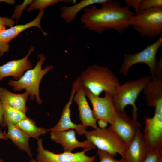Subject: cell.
<instances>
[{
	"mask_svg": "<svg viewBox=\"0 0 162 162\" xmlns=\"http://www.w3.org/2000/svg\"><path fill=\"white\" fill-rule=\"evenodd\" d=\"M0 162H4V160L0 158Z\"/></svg>",
	"mask_w": 162,
	"mask_h": 162,
	"instance_id": "obj_36",
	"label": "cell"
},
{
	"mask_svg": "<svg viewBox=\"0 0 162 162\" xmlns=\"http://www.w3.org/2000/svg\"><path fill=\"white\" fill-rule=\"evenodd\" d=\"M112 129L127 146L142 127L137 120L128 116L125 111L117 112L112 124Z\"/></svg>",
	"mask_w": 162,
	"mask_h": 162,
	"instance_id": "obj_11",
	"label": "cell"
},
{
	"mask_svg": "<svg viewBox=\"0 0 162 162\" xmlns=\"http://www.w3.org/2000/svg\"><path fill=\"white\" fill-rule=\"evenodd\" d=\"M152 79L151 76H144L138 80L129 81L119 86L112 96V102L116 111H124L126 106L130 105L133 108L132 118L137 120L138 109L136 101L140 93L143 91Z\"/></svg>",
	"mask_w": 162,
	"mask_h": 162,
	"instance_id": "obj_4",
	"label": "cell"
},
{
	"mask_svg": "<svg viewBox=\"0 0 162 162\" xmlns=\"http://www.w3.org/2000/svg\"><path fill=\"white\" fill-rule=\"evenodd\" d=\"M152 117L145 118L143 135L148 151L162 150V103L154 107Z\"/></svg>",
	"mask_w": 162,
	"mask_h": 162,
	"instance_id": "obj_8",
	"label": "cell"
},
{
	"mask_svg": "<svg viewBox=\"0 0 162 162\" xmlns=\"http://www.w3.org/2000/svg\"><path fill=\"white\" fill-rule=\"evenodd\" d=\"M29 162H38L36 159H31L29 160Z\"/></svg>",
	"mask_w": 162,
	"mask_h": 162,
	"instance_id": "obj_35",
	"label": "cell"
},
{
	"mask_svg": "<svg viewBox=\"0 0 162 162\" xmlns=\"http://www.w3.org/2000/svg\"><path fill=\"white\" fill-rule=\"evenodd\" d=\"M8 139L6 133L3 132L0 128V139L7 140Z\"/></svg>",
	"mask_w": 162,
	"mask_h": 162,
	"instance_id": "obj_33",
	"label": "cell"
},
{
	"mask_svg": "<svg viewBox=\"0 0 162 162\" xmlns=\"http://www.w3.org/2000/svg\"><path fill=\"white\" fill-rule=\"evenodd\" d=\"M0 125L1 127H4L7 126L4 122L3 116L2 104L0 100Z\"/></svg>",
	"mask_w": 162,
	"mask_h": 162,
	"instance_id": "obj_31",
	"label": "cell"
},
{
	"mask_svg": "<svg viewBox=\"0 0 162 162\" xmlns=\"http://www.w3.org/2000/svg\"><path fill=\"white\" fill-rule=\"evenodd\" d=\"M97 120L98 128L103 129L107 127L108 122L106 120L103 119H100Z\"/></svg>",
	"mask_w": 162,
	"mask_h": 162,
	"instance_id": "obj_32",
	"label": "cell"
},
{
	"mask_svg": "<svg viewBox=\"0 0 162 162\" xmlns=\"http://www.w3.org/2000/svg\"><path fill=\"white\" fill-rule=\"evenodd\" d=\"M44 13V10H40L37 17L29 22L24 25H16L0 32V57L9 51V43L10 41L27 28L32 27H37L40 29L44 36L48 34L43 30L40 26L41 20Z\"/></svg>",
	"mask_w": 162,
	"mask_h": 162,
	"instance_id": "obj_13",
	"label": "cell"
},
{
	"mask_svg": "<svg viewBox=\"0 0 162 162\" xmlns=\"http://www.w3.org/2000/svg\"><path fill=\"white\" fill-rule=\"evenodd\" d=\"M38 61L34 68L27 70L17 81L10 80L7 84L12 87L13 90L15 91L25 89L29 93L31 100H34L35 98L37 103L41 104L43 101L39 94L40 82L44 76L52 69L54 66L48 65L42 69V65L46 58L42 53L38 55Z\"/></svg>",
	"mask_w": 162,
	"mask_h": 162,
	"instance_id": "obj_3",
	"label": "cell"
},
{
	"mask_svg": "<svg viewBox=\"0 0 162 162\" xmlns=\"http://www.w3.org/2000/svg\"><path fill=\"white\" fill-rule=\"evenodd\" d=\"M143 162H162V150L155 151H148Z\"/></svg>",
	"mask_w": 162,
	"mask_h": 162,
	"instance_id": "obj_27",
	"label": "cell"
},
{
	"mask_svg": "<svg viewBox=\"0 0 162 162\" xmlns=\"http://www.w3.org/2000/svg\"><path fill=\"white\" fill-rule=\"evenodd\" d=\"M81 86L79 79L77 78L73 83L70 99L63 108L59 121L55 126L47 129L48 131H64L73 129L80 135L84 134L87 131L86 127L82 124H75L72 121L70 118V107L73 98L76 91Z\"/></svg>",
	"mask_w": 162,
	"mask_h": 162,
	"instance_id": "obj_12",
	"label": "cell"
},
{
	"mask_svg": "<svg viewBox=\"0 0 162 162\" xmlns=\"http://www.w3.org/2000/svg\"><path fill=\"white\" fill-rule=\"evenodd\" d=\"M15 125L30 137L37 140L40 136L45 134L48 132L47 129L37 126L36 122L34 120L27 117Z\"/></svg>",
	"mask_w": 162,
	"mask_h": 162,
	"instance_id": "obj_22",
	"label": "cell"
},
{
	"mask_svg": "<svg viewBox=\"0 0 162 162\" xmlns=\"http://www.w3.org/2000/svg\"><path fill=\"white\" fill-rule=\"evenodd\" d=\"M34 49V47L32 46L23 58L10 61L0 66V82L5 77L10 76L17 81L22 76L25 71L32 68V64L28 58Z\"/></svg>",
	"mask_w": 162,
	"mask_h": 162,
	"instance_id": "obj_15",
	"label": "cell"
},
{
	"mask_svg": "<svg viewBox=\"0 0 162 162\" xmlns=\"http://www.w3.org/2000/svg\"><path fill=\"white\" fill-rule=\"evenodd\" d=\"M162 45L161 34L156 41L147 46L141 51L134 54L124 53L119 72L126 75L133 66L139 63H143L147 64L149 68L152 77L162 75V57L159 61L156 59L157 52Z\"/></svg>",
	"mask_w": 162,
	"mask_h": 162,
	"instance_id": "obj_5",
	"label": "cell"
},
{
	"mask_svg": "<svg viewBox=\"0 0 162 162\" xmlns=\"http://www.w3.org/2000/svg\"><path fill=\"white\" fill-rule=\"evenodd\" d=\"M152 77L143 91L148 106L154 107L162 103V75Z\"/></svg>",
	"mask_w": 162,
	"mask_h": 162,
	"instance_id": "obj_19",
	"label": "cell"
},
{
	"mask_svg": "<svg viewBox=\"0 0 162 162\" xmlns=\"http://www.w3.org/2000/svg\"><path fill=\"white\" fill-rule=\"evenodd\" d=\"M89 151V149L85 148L82 151L75 153L64 152L56 154L45 149L42 139L39 138L36 160L38 162H95L96 156H89L86 154Z\"/></svg>",
	"mask_w": 162,
	"mask_h": 162,
	"instance_id": "obj_9",
	"label": "cell"
},
{
	"mask_svg": "<svg viewBox=\"0 0 162 162\" xmlns=\"http://www.w3.org/2000/svg\"><path fill=\"white\" fill-rule=\"evenodd\" d=\"M162 7V0H141L140 5L141 10Z\"/></svg>",
	"mask_w": 162,
	"mask_h": 162,
	"instance_id": "obj_28",
	"label": "cell"
},
{
	"mask_svg": "<svg viewBox=\"0 0 162 162\" xmlns=\"http://www.w3.org/2000/svg\"><path fill=\"white\" fill-rule=\"evenodd\" d=\"M2 104L3 118L7 126L8 123L16 124L27 117L25 113L7 104Z\"/></svg>",
	"mask_w": 162,
	"mask_h": 162,
	"instance_id": "obj_23",
	"label": "cell"
},
{
	"mask_svg": "<svg viewBox=\"0 0 162 162\" xmlns=\"http://www.w3.org/2000/svg\"><path fill=\"white\" fill-rule=\"evenodd\" d=\"M50 138L56 143L60 144L64 152H72L76 148L82 147L90 150L96 148L89 140L86 139L83 141L77 140L76 136V131L70 129L64 131H51Z\"/></svg>",
	"mask_w": 162,
	"mask_h": 162,
	"instance_id": "obj_14",
	"label": "cell"
},
{
	"mask_svg": "<svg viewBox=\"0 0 162 162\" xmlns=\"http://www.w3.org/2000/svg\"><path fill=\"white\" fill-rule=\"evenodd\" d=\"M83 88L86 97L88 98L92 104L94 118L97 121L100 119H103L110 124H112L116 114L112 102V96L108 92H105L104 96L100 97L94 94L87 88Z\"/></svg>",
	"mask_w": 162,
	"mask_h": 162,
	"instance_id": "obj_10",
	"label": "cell"
},
{
	"mask_svg": "<svg viewBox=\"0 0 162 162\" xmlns=\"http://www.w3.org/2000/svg\"><path fill=\"white\" fill-rule=\"evenodd\" d=\"M15 23V21L12 18L0 17V32L5 29V26L10 28Z\"/></svg>",
	"mask_w": 162,
	"mask_h": 162,
	"instance_id": "obj_29",
	"label": "cell"
},
{
	"mask_svg": "<svg viewBox=\"0 0 162 162\" xmlns=\"http://www.w3.org/2000/svg\"><path fill=\"white\" fill-rule=\"evenodd\" d=\"M74 2L70 0H33L27 10L30 12L34 10H44L47 7L53 6L60 2L70 3Z\"/></svg>",
	"mask_w": 162,
	"mask_h": 162,
	"instance_id": "obj_24",
	"label": "cell"
},
{
	"mask_svg": "<svg viewBox=\"0 0 162 162\" xmlns=\"http://www.w3.org/2000/svg\"><path fill=\"white\" fill-rule=\"evenodd\" d=\"M108 0H82L71 6L62 5L61 7L60 17L67 24L74 21L79 12L86 7L95 4H101Z\"/></svg>",
	"mask_w": 162,
	"mask_h": 162,
	"instance_id": "obj_21",
	"label": "cell"
},
{
	"mask_svg": "<svg viewBox=\"0 0 162 162\" xmlns=\"http://www.w3.org/2000/svg\"><path fill=\"white\" fill-rule=\"evenodd\" d=\"M97 154L98 155L99 162H125L124 159L122 158L120 160H117L108 152L98 149Z\"/></svg>",
	"mask_w": 162,
	"mask_h": 162,
	"instance_id": "obj_25",
	"label": "cell"
},
{
	"mask_svg": "<svg viewBox=\"0 0 162 162\" xmlns=\"http://www.w3.org/2000/svg\"><path fill=\"white\" fill-rule=\"evenodd\" d=\"M33 1L32 0H25L21 4L16 6L12 16V19H16L17 22L21 16L23 10L27 8L28 5H30Z\"/></svg>",
	"mask_w": 162,
	"mask_h": 162,
	"instance_id": "obj_26",
	"label": "cell"
},
{
	"mask_svg": "<svg viewBox=\"0 0 162 162\" xmlns=\"http://www.w3.org/2000/svg\"><path fill=\"white\" fill-rule=\"evenodd\" d=\"M7 127L8 131L6 134L8 139H10L20 150L25 152L31 159L33 158L29 143L30 136L15 124L8 123Z\"/></svg>",
	"mask_w": 162,
	"mask_h": 162,
	"instance_id": "obj_18",
	"label": "cell"
},
{
	"mask_svg": "<svg viewBox=\"0 0 162 162\" xmlns=\"http://www.w3.org/2000/svg\"><path fill=\"white\" fill-rule=\"evenodd\" d=\"M84 135L86 139L98 149L108 152L114 157L118 154L124 158L128 146L110 126L105 128L98 127L90 131L87 130Z\"/></svg>",
	"mask_w": 162,
	"mask_h": 162,
	"instance_id": "obj_7",
	"label": "cell"
},
{
	"mask_svg": "<svg viewBox=\"0 0 162 162\" xmlns=\"http://www.w3.org/2000/svg\"><path fill=\"white\" fill-rule=\"evenodd\" d=\"M129 25L142 37L161 35L162 7L140 10L132 17Z\"/></svg>",
	"mask_w": 162,
	"mask_h": 162,
	"instance_id": "obj_6",
	"label": "cell"
},
{
	"mask_svg": "<svg viewBox=\"0 0 162 162\" xmlns=\"http://www.w3.org/2000/svg\"><path fill=\"white\" fill-rule=\"evenodd\" d=\"M141 1V0H125L124 2L126 5L133 8L136 13L141 10L140 9Z\"/></svg>",
	"mask_w": 162,
	"mask_h": 162,
	"instance_id": "obj_30",
	"label": "cell"
},
{
	"mask_svg": "<svg viewBox=\"0 0 162 162\" xmlns=\"http://www.w3.org/2000/svg\"><path fill=\"white\" fill-rule=\"evenodd\" d=\"M101 4L100 8L93 6L83 9L80 22L84 28L99 34L111 29L122 33L129 27L135 15L129 6L122 7L119 1L109 0Z\"/></svg>",
	"mask_w": 162,
	"mask_h": 162,
	"instance_id": "obj_1",
	"label": "cell"
},
{
	"mask_svg": "<svg viewBox=\"0 0 162 162\" xmlns=\"http://www.w3.org/2000/svg\"><path fill=\"white\" fill-rule=\"evenodd\" d=\"M78 77L82 86L97 96L104 92L112 96L121 85L118 77L107 67L96 64L88 67Z\"/></svg>",
	"mask_w": 162,
	"mask_h": 162,
	"instance_id": "obj_2",
	"label": "cell"
},
{
	"mask_svg": "<svg viewBox=\"0 0 162 162\" xmlns=\"http://www.w3.org/2000/svg\"><path fill=\"white\" fill-rule=\"evenodd\" d=\"M4 2L10 5L14 4L15 1L13 0H0V2Z\"/></svg>",
	"mask_w": 162,
	"mask_h": 162,
	"instance_id": "obj_34",
	"label": "cell"
},
{
	"mask_svg": "<svg viewBox=\"0 0 162 162\" xmlns=\"http://www.w3.org/2000/svg\"><path fill=\"white\" fill-rule=\"evenodd\" d=\"M73 100L77 104L80 121L86 128L90 126L97 128V120L94 117L92 110L87 101L83 87L81 85L76 91Z\"/></svg>",
	"mask_w": 162,
	"mask_h": 162,
	"instance_id": "obj_17",
	"label": "cell"
},
{
	"mask_svg": "<svg viewBox=\"0 0 162 162\" xmlns=\"http://www.w3.org/2000/svg\"><path fill=\"white\" fill-rule=\"evenodd\" d=\"M29 95L26 91L22 93H14L5 88L0 87V100L2 103L25 113L28 110L26 103Z\"/></svg>",
	"mask_w": 162,
	"mask_h": 162,
	"instance_id": "obj_20",
	"label": "cell"
},
{
	"mask_svg": "<svg viewBox=\"0 0 162 162\" xmlns=\"http://www.w3.org/2000/svg\"><path fill=\"white\" fill-rule=\"evenodd\" d=\"M147 151L143 133L139 128L128 146L123 158L125 162H143Z\"/></svg>",
	"mask_w": 162,
	"mask_h": 162,
	"instance_id": "obj_16",
	"label": "cell"
}]
</instances>
